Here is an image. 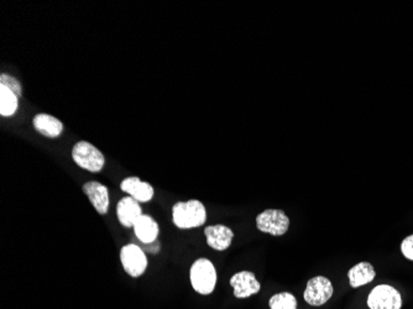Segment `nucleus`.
Listing matches in <instances>:
<instances>
[{
	"label": "nucleus",
	"mask_w": 413,
	"mask_h": 309,
	"mask_svg": "<svg viewBox=\"0 0 413 309\" xmlns=\"http://www.w3.org/2000/svg\"><path fill=\"white\" fill-rule=\"evenodd\" d=\"M34 129L38 131L39 134L44 135L46 138H60L63 131V124L56 116H50L46 113H40L34 116Z\"/></svg>",
	"instance_id": "obj_13"
},
{
	"label": "nucleus",
	"mask_w": 413,
	"mask_h": 309,
	"mask_svg": "<svg viewBox=\"0 0 413 309\" xmlns=\"http://www.w3.org/2000/svg\"><path fill=\"white\" fill-rule=\"evenodd\" d=\"M270 309H297V300L288 292L272 295L269 300Z\"/></svg>",
	"instance_id": "obj_17"
},
{
	"label": "nucleus",
	"mask_w": 413,
	"mask_h": 309,
	"mask_svg": "<svg viewBox=\"0 0 413 309\" xmlns=\"http://www.w3.org/2000/svg\"><path fill=\"white\" fill-rule=\"evenodd\" d=\"M376 273L372 263H359L354 268H350L348 273L349 282L353 288L364 286L374 281Z\"/></svg>",
	"instance_id": "obj_15"
},
{
	"label": "nucleus",
	"mask_w": 413,
	"mask_h": 309,
	"mask_svg": "<svg viewBox=\"0 0 413 309\" xmlns=\"http://www.w3.org/2000/svg\"><path fill=\"white\" fill-rule=\"evenodd\" d=\"M19 109V97L9 88L0 86V116H13Z\"/></svg>",
	"instance_id": "obj_16"
},
{
	"label": "nucleus",
	"mask_w": 413,
	"mask_h": 309,
	"mask_svg": "<svg viewBox=\"0 0 413 309\" xmlns=\"http://www.w3.org/2000/svg\"><path fill=\"white\" fill-rule=\"evenodd\" d=\"M401 251L404 258L413 261V234L407 236L402 243H401Z\"/></svg>",
	"instance_id": "obj_19"
},
{
	"label": "nucleus",
	"mask_w": 413,
	"mask_h": 309,
	"mask_svg": "<svg viewBox=\"0 0 413 309\" xmlns=\"http://www.w3.org/2000/svg\"><path fill=\"white\" fill-rule=\"evenodd\" d=\"M333 292H335L333 285L327 277H313L307 283L303 298L308 305L320 307L330 300V297L333 295Z\"/></svg>",
	"instance_id": "obj_7"
},
{
	"label": "nucleus",
	"mask_w": 413,
	"mask_h": 309,
	"mask_svg": "<svg viewBox=\"0 0 413 309\" xmlns=\"http://www.w3.org/2000/svg\"><path fill=\"white\" fill-rule=\"evenodd\" d=\"M121 189L129 194V197L136 199L139 203H148L155 194L153 186L135 176L126 177V180L121 181Z\"/></svg>",
	"instance_id": "obj_10"
},
{
	"label": "nucleus",
	"mask_w": 413,
	"mask_h": 309,
	"mask_svg": "<svg viewBox=\"0 0 413 309\" xmlns=\"http://www.w3.org/2000/svg\"><path fill=\"white\" fill-rule=\"evenodd\" d=\"M121 263L124 271L135 278L143 276L149 265L144 250L135 244H128L121 248Z\"/></svg>",
	"instance_id": "obj_5"
},
{
	"label": "nucleus",
	"mask_w": 413,
	"mask_h": 309,
	"mask_svg": "<svg viewBox=\"0 0 413 309\" xmlns=\"http://www.w3.org/2000/svg\"><path fill=\"white\" fill-rule=\"evenodd\" d=\"M143 209L139 202L133 197H124L116 206V217L121 226L133 228L136 221L143 216Z\"/></svg>",
	"instance_id": "obj_12"
},
{
	"label": "nucleus",
	"mask_w": 413,
	"mask_h": 309,
	"mask_svg": "<svg viewBox=\"0 0 413 309\" xmlns=\"http://www.w3.org/2000/svg\"><path fill=\"white\" fill-rule=\"evenodd\" d=\"M172 221L178 229H193L205 224L207 211L197 199L178 202L172 207Z\"/></svg>",
	"instance_id": "obj_1"
},
{
	"label": "nucleus",
	"mask_w": 413,
	"mask_h": 309,
	"mask_svg": "<svg viewBox=\"0 0 413 309\" xmlns=\"http://www.w3.org/2000/svg\"><path fill=\"white\" fill-rule=\"evenodd\" d=\"M217 271L208 258H198L192 263L190 270V285L200 295H210L217 285Z\"/></svg>",
	"instance_id": "obj_2"
},
{
	"label": "nucleus",
	"mask_w": 413,
	"mask_h": 309,
	"mask_svg": "<svg viewBox=\"0 0 413 309\" xmlns=\"http://www.w3.org/2000/svg\"><path fill=\"white\" fill-rule=\"evenodd\" d=\"M0 86L9 88L10 91H13L19 98L23 96L21 83L18 81V78H15V77L10 76V74H1V76H0Z\"/></svg>",
	"instance_id": "obj_18"
},
{
	"label": "nucleus",
	"mask_w": 413,
	"mask_h": 309,
	"mask_svg": "<svg viewBox=\"0 0 413 309\" xmlns=\"http://www.w3.org/2000/svg\"><path fill=\"white\" fill-rule=\"evenodd\" d=\"M82 189H83L84 194L88 197L94 209L101 216H106L109 211V206H111L109 191H108L107 187L98 181H91V182L84 183Z\"/></svg>",
	"instance_id": "obj_9"
},
{
	"label": "nucleus",
	"mask_w": 413,
	"mask_h": 309,
	"mask_svg": "<svg viewBox=\"0 0 413 309\" xmlns=\"http://www.w3.org/2000/svg\"><path fill=\"white\" fill-rule=\"evenodd\" d=\"M133 228H134L135 235L141 243L153 244L158 240L160 226H158V222L148 214H143L136 221Z\"/></svg>",
	"instance_id": "obj_14"
},
{
	"label": "nucleus",
	"mask_w": 413,
	"mask_h": 309,
	"mask_svg": "<svg viewBox=\"0 0 413 309\" xmlns=\"http://www.w3.org/2000/svg\"><path fill=\"white\" fill-rule=\"evenodd\" d=\"M71 155L77 166L92 173L102 171L106 165V157L102 151L84 140L75 143Z\"/></svg>",
	"instance_id": "obj_3"
},
{
	"label": "nucleus",
	"mask_w": 413,
	"mask_h": 309,
	"mask_svg": "<svg viewBox=\"0 0 413 309\" xmlns=\"http://www.w3.org/2000/svg\"><path fill=\"white\" fill-rule=\"evenodd\" d=\"M229 282L234 290V295L240 300L249 298L250 295L260 292L261 285L256 280L255 275L250 271L235 273Z\"/></svg>",
	"instance_id": "obj_8"
},
{
	"label": "nucleus",
	"mask_w": 413,
	"mask_h": 309,
	"mask_svg": "<svg viewBox=\"0 0 413 309\" xmlns=\"http://www.w3.org/2000/svg\"><path fill=\"white\" fill-rule=\"evenodd\" d=\"M256 228L270 235H285L290 228V218L280 209H266L256 217Z\"/></svg>",
	"instance_id": "obj_4"
},
{
	"label": "nucleus",
	"mask_w": 413,
	"mask_h": 309,
	"mask_svg": "<svg viewBox=\"0 0 413 309\" xmlns=\"http://www.w3.org/2000/svg\"><path fill=\"white\" fill-rule=\"evenodd\" d=\"M205 235L207 244L217 251H225L229 249L234 239L232 229L223 224L207 226L205 229Z\"/></svg>",
	"instance_id": "obj_11"
},
{
	"label": "nucleus",
	"mask_w": 413,
	"mask_h": 309,
	"mask_svg": "<svg viewBox=\"0 0 413 309\" xmlns=\"http://www.w3.org/2000/svg\"><path fill=\"white\" fill-rule=\"evenodd\" d=\"M367 305L370 309H401L402 297L394 287L379 285L367 297Z\"/></svg>",
	"instance_id": "obj_6"
}]
</instances>
